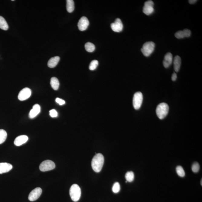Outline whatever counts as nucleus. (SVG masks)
Segmentation results:
<instances>
[{"label":"nucleus","mask_w":202,"mask_h":202,"mask_svg":"<svg viewBox=\"0 0 202 202\" xmlns=\"http://www.w3.org/2000/svg\"><path fill=\"white\" fill-rule=\"evenodd\" d=\"M104 163V157L100 153L96 154L93 158L91 166L94 171L99 173L102 170Z\"/></svg>","instance_id":"obj_1"},{"label":"nucleus","mask_w":202,"mask_h":202,"mask_svg":"<svg viewBox=\"0 0 202 202\" xmlns=\"http://www.w3.org/2000/svg\"><path fill=\"white\" fill-rule=\"evenodd\" d=\"M169 108L168 105L165 103H162L158 105L156 112L159 119L165 118L168 114Z\"/></svg>","instance_id":"obj_2"},{"label":"nucleus","mask_w":202,"mask_h":202,"mask_svg":"<svg viewBox=\"0 0 202 202\" xmlns=\"http://www.w3.org/2000/svg\"><path fill=\"white\" fill-rule=\"evenodd\" d=\"M69 193L73 201L74 202L78 201L81 196V189L78 184H73L70 188Z\"/></svg>","instance_id":"obj_3"},{"label":"nucleus","mask_w":202,"mask_h":202,"mask_svg":"<svg viewBox=\"0 0 202 202\" xmlns=\"http://www.w3.org/2000/svg\"><path fill=\"white\" fill-rule=\"evenodd\" d=\"M155 48V44L154 42L150 41L145 43L143 45L141 51L146 57H149L154 52Z\"/></svg>","instance_id":"obj_4"},{"label":"nucleus","mask_w":202,"mask_h":202,"mask_svg":"<svg viewBox=\"0 0 202 202\" xmlns=\"http://www.w3.org/2000/svg\"><path fill=\"white\" fill-rule=\"evenodd\" d=\"M56 165L54 162L50 160L44 161L39 166V169L43 172L50 171L54 169Z\"/></svg>","instance_id":"obj_5"},{"label":"nucleus","mask_w":202,"mask_h":202,"mask_svg":"<svg viewBox=\"0 0 202 202\" xmlns=\"http://www.w3.org/2000/svg\"><path fill=\"white\" fill-rule=\"evenodd\" d=\"M143 100V96L142 93L137 92L134 94L133 98V105L134 108L138 110L141 106Z\"/></svg>","instance_id":"obj_6"},{"label":"nucleus","mask_w":202,"mask_h":202,"mask_svg":"<svg viewBox=\"0 0 202 202\" xmlns=\"http://www.w3.org/2000/svg\"><path fill=\"white\" fill-rule=\"evenodd\" d=\"M154 3L152 1H148L145 3L144 6L143 7V11L145 15H149L154 12Z\"/></svg>","instance_id":"obj_7"},{"label":"nucleus","mask_w":202,"mask_h":202,"mask_svg":"<svg viewBox=\"0 0 202 202\" xmlns=\"http://www.w3.org/2000/svg\"><path fill=\"white\" fill-rule=\"evenodd\" d=\"M31 90L28 88H25L20 91L18 95V99L20 101L27 100L31 97Z\"/></svg>","instance_id":"obj_8"},{"label":"nucleus","mask_w":202,"mask_h":202,"mask_svg":"<svg viewBox=\"0 0 202 202\" xmlns=\"http://www.w3.org/2000/svg\"><path fill=\"white\" fill-rule=\"evenodd\" d=\"M42 193V190L40 187L36 188L30 193L28 199L31 201H36L40 197Z\"/></svg>","instance_id":"obj_9"},{"label":"nucleus","mask_w":202,"mask_h":202,"mask_svg":"<svg viewBox=\"0 0 202 202\" xmlns=\"http://www.w3.org/2000/svg\"><path fill=\"white\" fill-rule=\"evenodd\" d=\"M111 29L112 31L116 32H120L122 31L123 28V25L120 19H116V21L111 25Z\"/></svg>","instance_id":"obj_10"},{"label":"nucleus","mask_w":202,"mask_h":202,"mask_svg":"<svg viewBox=\"0 0 202 202\" xmlns=\"http://www.w3.org/2000/svg\"><path fill=\"white\" fill-rule=\"evenodd\" d=\"M89 25V21L86 17H82L79 21L78 26L80 31H83L86 30Z\"/></svg>","instance_id":"obj_11"},{"label":"nucleus","mask_w":202,"mask_h":202,"mask_svg":"<svg viewBox=\"0 0 202 202\" xmlns=\"http://www.w3.org/2000/svg\"><path fill=\"white\" fill-rule=\"evenodd\" d=\"M191 35V31L190 30L187 29H184L183 31H178L175 34V37L179 39L189 37Z\"/></svg>","instance_id":"obj_12"},{"label":"nucleus","mask_w":202,"mask_h":202,"mask_svg":"<svg viewBox=\"0 0 202 202\" xmlns=\"http://www.w3.org/2000/svg\"><path fill=\"white\" fill-rule=\"evenodd\" d=\"M41 112V107L38 104H36L33 107V108L30 112L29 117L31 119L35 118Z\"/></svg>","instance_id":"obj_13"},{"label":"nucleus","mask_w":202,"mask_h":202,"mask_svg":"<svg viewBox=\"0 0 202 202\" xmlns=\"http://www.w3.org/2000/svg\"><path fill=\"white\" fill-rule=\"evenodd\" d=\"M173 60V55L171 53H168L165 54L164 60L163 61V64L164 67L165 68H168L170 67L172 63Z\"/></svg>","instance_id":"obj_14"},{"label":"nucleus","mask_w":202,"mask_h":202,"mask_svg":"<svg viewBox=\"0 0 202 202\" xmlns=\"http://www.w3.org/2000/svg\"><path fill=\"white\" fill-rule=\"evenodd\" d=\"M28 137L26 135H21L16 138L14 143L15 146H20L24 144L28 140Z\"/></svg>","instance_id":"obj_15"},{"label":"nucleus","mask_w":202,"mask_h":202,"mask_svg":"<svg viewBox=\"0 0 202 202\" xmlns=\"http://www.w3.org/2000/svg\"><path fill=\"white\" fill-rule=\"evenodd\" d=\"M12 168V165L10 164L7 162L0 163V174L7 173L10 171Z\"/></svg>","instance_id":"obj_16"},{"label":"nucleus","mask_w":202,"mask_h":202,"mask_svg":"<svg viewBox=\"0 0 202 202\" xmlns=\"http://www.w3.org/2000/svg\"><path fill=\"white\" fill-rule=\"evenodd\" d=\"M174 68L175 72H178L180 69L181 64V58L179 56H176L175 57L173 61Z\"/></svg>","instance_id":"obj_17"},{"label":"nucleus","mask_w":202,"mask_h":202,"mask_svg":"<svg viewBox=\"0 0 202 202\" xmlns=\"http://www.w3.org/2000/svg\"><path fill=\"white\" fill-rule=\"evenodd\" d=\"M59 57L56 56L50 58L48 62V66L50 68H54L57 65L60 61Z\"/></svg>","instance_id":"obj_18"},{"label":"nucleus","mask_w":202,"mask_h":202,"mask_svg":"<svg viewBox=\"0 0 202 202\" xmlns=\"http://www.w3.org/2000/svg\"><path fill=\"white\" fill-rule=\"evenodd\" d=\"M50 84L54 90H57L60 86L59 80L56 77H53L50 79Z\"/></svg>","instance_id":"obj_19"},{"label":"nucleus","mask_w":202,"mask_h":202,"mask_svg":"<svg viewBox=\"0 0 202 202\" xmlns=\"http://www.w3.org/2000/svg\"><path fill=\"white\" fill-rule=\"evenodd\" d=\"M66 9L69 13H72L75 9L74 2L73 0H67L66 1Z\"/></svg>","instance_id":"obj_20"},{"label":"nucleus","mask_w":202,"mask_h":202,"mask_svg":"<svg viewBox=\"0 0 202 202\" xmlns=\"http://www.w3.org/2000/svg\"><path fill=\"white\" fill-rule=\"evenodd\" d=\"M9 26L7 21L4 17L0 16V29L7 31L8 29Z\"/></svg>","instance_id":"obj_21"},{"label":"nucleus","mask_w":202,"mask_h":202,"mask_svg":"<svg viewBox=\"0 0 202 202\" xmlns=\"http://www.w3.org/2000/svg\"><path fill=\"white\" fill-rule=\"evenodd\" d=\"M7 136V132L3 129H1L0 130V144H2L5 142Z\"/></svg>","instance_id":"obj_22"},{"label":"nucleus","mask_w":202,"mask_h":202,"mask_svg":"<svg viewBox=\"0 0 202 202\" xmlns=\"http://www.w3.org/2000/svg\"><path fill=\"white\" fill-rule=\"evenodd\" d=\"M85 47L86 51L89 53H92L95 50V46L94 44L90 42L85 44Z\"/></svg>","instance_id":"obj_23"},{"label":"nucleus","mask_w":202,"mask_h":202,"mask_svg":"<svg viewBox=\"0 0 202 202\" xmlns=\"http://www.w3.org/2000/svg\"><path fill=\"white\" fill-rule=\"evenodd\" d=\"M125 178L127 181L132 182L135 179V174L132 171H128L126 173Z\"/></svg>","instance_id":"obj_24"},{"label":"nucleus","mask_w":202,"mask_h":202,"mask_svg":"<svg viewBox=\"0 0 202 202\" xmlns=\"http://www.w3.org/2000/svg\"><path fill=\"white\" fill-rule=\"evenodd\" d=\"M176 171L178 174L181 177H184L185 175L184 168L181 166H178L176 167Z\"/></svg>","instance_id":"obj_25"},{"label":"nucleus","mask_w":202,"mask_h":202,"mask_svg":"<svg viewBox=\"0 0 202 202\" xmlns=\"http://www.w3.org/2000/svg\"><path fill=\"white\" fill-rule=\"evenodd\" d=\"M98 64V61L97 60H94L91 61L89 65V68L90 70H95L97 68Z\"/></svg>","instance_id":"obj_26"},{"label":"nucleus","mask_w":202,"mask_h":202,"mask_svg":"<svg viewBox=\"0 0 202 202\" xmlns=\"http://www.w3.org/2000/svg\"><path fill=\"white\" fill-rule=\"evenodd\" d=\"M120 185L119 183L116 182L113 184L112 190L114 193H118L120 191Z\"/></svg>","instance_id":"obj_27"},{"label":"nucleus","mask_w":202,"mask_h":202,"mask_svg":"<svg viewBox=\"0 0 202 202\" xmlns=\"http://www.w3.org/2000/svg\"><path fill=\"white\" fill-rule=\"evenodd\" d=\"M200 169L199 164L197 162H195L193 164L192 167V170L193 172L198 173Z\"/></svg>","instance_id":"obj_28"},{"label":"nucleus","mask_w":202,"mask_h":202,"mask_svg":"<svg viewBox=\"0 0 202 202\" xmlns=\"http://www.w3.org/2000/svg\"><path fill=\"white\" fill-rule=\"evenodd\" d=\"M50 115L52 118H55L58 116L57 112L55 109H52L50 111Z\"/></svg>","instance_id":"obj_29"},{"label":"nucleus","mask_w":202,"mask_h":202,"mask_svg":"<svg viewBox=\"0 0 202 202\" xmlns=\"http://www.w3.org/2000/svg\"><path fill=\"white\" fill-rule=\"evenodd\" d=\"M56 101L57 103L59 104L60 105H63L65 104V102L62 99H60L59 98H57L56 99Z\"/></svg>","instance_id":"obj_30"},{"label":"nucleus","mask_w":202,"mask_h":202,"mask_svg":"<svg viewBox=\"0 0 202 202\" xmlns=\"http://www.w3.org/2000/svg\"><path fill=\"white\" fill-rule=\"evenodd\" d=\"M177 78V75L176 73H174L171 77L172 80L173 81H174L175 80H176Z\"/></svg>","instance_id":"obj_31"},{"label":"nucleus","mask_w":202,"mask_h":202,"mask_svg":"<svg viewBox=\"0 0 202 202\" xmlns=\"http://www.w3.org/2000/svg\"><path fill=\"white\" fill-rule=\"evenodd\" d=\"M189 4H194L195 3L197 2L196 0H189L188 1Z\"/></svg>","instance_id":"obj_32"},{"label":"nucleus","mask_w":202,"mask_h":202,"mask_svg":"<svg viewBox=\"0 0 202 202\" xmlns=\"http://www.w3.org/2000/svg\"><path fill=\"white\" fill-rule=\"evenodd\" d=\"M202 180L201 179V186H202Z\"/></svg>","instance_id":"obj_33"}]
</instances>
